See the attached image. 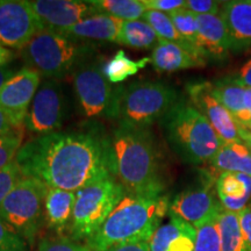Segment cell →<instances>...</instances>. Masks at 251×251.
Masks as SVG:
<instances>
[{"instance_id": "6da1fadb", "label": "cell", "mask_w": 251, "mask_h": 251, "mask_svg": "<svg viewBox=\"0 0 251 251\" xmlns=\"http://www.w3.org/2000/svg\"><path fill=\"white\" fill-rule=\"evenodd\" d=\"M14 161L24 177L70 192L112 174L108 139L96 131L37 135L23 144Z\"/></svg>"}, {"instance_id": "7a4b0ae2", "label": "cell", "mask_w": 251, "mask_h": 251, "mask_svg": "<svg viewBox=\"0 0 251 251\" xmlns=\"http://www.w3.org/2000/svg\"><path fill=\"white\" fill-rule=\"evenodd\" d=\"M111 172L135 196L157 197L166 187L164 162L150 128L118 125L108 137Z\"/></svg>"}, {"instance_id": "3957f363", "label": "cell", "mask_w": 251, "mask_h": 251, "mask_svg": "<svg viewBox=\"0 0 251 251\" xmlns=\"http://www.w3.org/2000/svg\"><path fill=\"white\" fill-rule=\"evenodd\" d=\"M170 199L126 193L114 211L85 244L91 251H106L115 246L148 242L169 214Z\"/></svg>"}, {"instance_id": "277c9868", "label": "cell", "mask_w": 251, "mask_h": 251, "mask_svg": "<svg viewBox=\"0 0 251 251\" xmlns=\"http://www.w3.org/2000/svg\"><path fill=\"white\" fill-rule=\"evenodd\" d=\"M159 125L170 148L188 164H207L224 144L207 119L184 98L179 99Z\"/></svg>"}, {"instance_id": "5b68a950", "label": "cell", "mask_w": 251, "mask_h": 251, "mask_svg": "<svg viewBox=\"0 0 251 251\" xmlns=\"http://www.w3.org/2000/svg\"><path fill=\"white\" fill-rule=\"evenodd\" d=\"M181 97L178 91L161 81H134L118 86L112 120L129 127L150 128L161 122Z\"/></svg>"}, {"instance_id": "8992f818", "label": "cell", "mask_w": 251, "mask_h": 251, "mask_svg": "<svg viewBox=\"0 0 251 251\" xmlns=\"http://www.w3.org/2000/svg\"><path fill=\"white\" fill-rule=\"evenodd\" d=\"M93 49L89 43L78 42L52 30L43 29L20 50L26 67L47 79L63 78L86 62Z\"/></svg>"}, {"instance_id": "52a82bcc", "label": "cell", "mask_w": 251, "mask_h": 251, "mask_svg": "<svg viewBox=\"0 0 251 251\" xmlns=\"http://www.w3.org/2000/svg\"><path fill=\"white\" fill-rule=\"evenodd\" d=\"M126 191L112 174L100 177L77 192L70 238L86 241L98 231L125 197Z\"/></svg>"}, {"instance_id": "ba28073f", "label": "cell", "mask_w": 251, "mask_h": 251, "mask_svg": "<svg viewBox=\"0 0 251 251\" xmlns=\"http://www.w3.org/2000/svg\"><path fill=\"white\" fill-rule=\"evenodd\" d=\"M49 186L25 177L0 205V219L33 246L46 224V197Z\"/></svg>"}, {"instance_id": "9c48e42d", "label": "cell", "mask_w": 251, "mask_h": 251, "mask_svg": "<svg viewBox=\"0 0 251 251\" xmlns=\"http://www.w3.org/2000/svg\"><path fill=\"white\" fill-rule=\"evenodd\" d=\"M100 59H87L76 69L72 76L74 91L80 112L87 119H112L117 87L113 86L103 74Z\"/></svg>"}, {"instance_id": "30bf717a", "label": "cell", "mask_w": 251, "mask_h": 251, "mask_svg": "<svg viewBox=\"0 0 251 251\" xmlns=\"http://www.w3.org/2000/svg\"><path fill=\"white\" fill-rule=\"evenodd\" d=\"M67 112L63 87L57 80L45 79L31 101L24 126L39 135L58 131Z\"/></svg>"}, {"instance_id": "8fae6325", "label": "cell", "mask_w": 251, "mask_h": 251, "mask_svg": "<svg viewBox=\"0 0 251 251\" xmlns=\"http://www.w3.org/2000/svg\"><path fill=\"white\" fill-rule=\"evenodd\" d=\"M43 30L27 0H0V45L21 50Z\"/></svg>"}, {"instance_id": "7c38bea8", "label": "cell", "mask_w": 251, "mask_h": 251, "mask_svg": "<svg viewBox=\"0 0 251 251\" xmlns=\"http://www.w3.org/2000/svg\"><path fill=\"white\" fill-rule=\"evenodd\" d=\"M186 92L190 102L207 119L222 142H242L238 135L236 122L216 98L212 81H190L186 85Z\"/></svg>"}, {"instance_id": "4fadbf2b", "label": "cell", "mask_w": 251, "mask_h": 251, "mask_svg": "<svg viewBox=\"0 0 251 251\" xmlns=\"http://www.w3.org/2000/svg\"><path fill=\"white\" fill-rule=\"evenodd\" d=\"M201 186L191 188L177 194L170 201L169 216H175L198 226L222 209L214 193L215 181L203 177Z\"/></svg>"}, {"instance_id": "5bb4252c", "label": "cell", "mask_w": 251, "mask_h": 251, "mask_svg": "<svg viewBox=\"0 0 251 251\" xmlns=\"http://www.w3.org/2000/svg\"><path fill=\"white\" fill-rule=\"evenodd\" d=\"M41 78L39 72L25 67L0 89V109L7 112L19 126L25 127L28 109L42 83Z\"/></svg>"}, {"instance_id": "9a60e30c", "label": "cell", "mask_w": 251, "mask_h": 251, "mask_svg": "<svg viewBox=\"0 0 251 251\" xmlns=\"http://www.w3.org/2000/svg\"><path fill=\"white\" fill-rule=\"evenodd\" d=\"M30 5L41 26L48 30L71 27L84 19L101 14L90 1L80 0H35Z\"/></svg>"}, {"instance_id": "2e32d148", "label": "cell", "mask_w": 251, "mask_h": 251, "mask_svg": "<svg viewBox=\"0 0 251 251\" xmlns=\"http://www.w3.org/2000/svg\"><path fill=\"white\" fill-rule=\"evenodd\" d=\"M122 23L107 14H97L86 18L74 26L52 30L59 35L78 42H113L117 43L120 35Z\"/></svg>"}, {"instance_id": "e0dca14e", "label": "cell", "mask_w": 251, "mask_h": 251, "mask_svg": "<svg viewBox=\"0 0 251 251\" xmlns=\"http://www.w3.org/2000/svg\"><path fill=\"white\" fill-rule=\"evenodd\" d=\"M220 17L225 21L230 39L231 51H246L251 47V0L222 2Z\"/></svg>"}, {"instance_id": "ac0fdd59", "label": "cell", "mask_w": 251, "mask_h": 251, "mask_svg": "<svg viewBox=\"0 0 251 251\" xmlns=\"http://www.w3.org/2000/svg\"><path fill=\"white\" fill-rule=\"evenodd\" d=\"M203 177L215 181L227 172L251 176V150L246 143H224L215 156L207 163Z\"/></svg>"}, {"instance_id": "d6986e66", "label": "cell", "mask_w": 251, "mask_h": 251, "mask_svg": "<svg viewBox=\"0 0 251 251\" xmlns=\"http://www.w3.org/2000/svg\"><path fill=\"white\" fill-rule=\"evenodd\" d=\"M149 240L150 251H194L197 230L188 222L169 216Z\"/></svg>"}, {"instance_id": "ffe728a7", "label": "cell", "mask_w": 251, "mask_h": 251, "mask_svg": "<svg viewBox=\"0 0 251 251\" xmlns=\"http://www.w3.org/2000/svg\"><path fill=\"white\" fill-rule=\"evenodd\" d=\"M150 63L157 72L168 74L205 67L207 59L179 45L159 40L158 45L152 49Z\"/></svg>"}, {"instance_id": "44dd1931", "label": "cell", "mask_w": 251, "mask_h": 251, "mask_svg": "<svg viewBox=\"0 0 251 251\" xmlns=\"http://www.w3.org/2000/svg\"><path fill=\"white\" fill-rule=\"evenodd\" d=\"M199 46L207 58L224 61L231 51L230 39L225 21L220 14L197 15Z\"/></svg>"}, {"instance_id": "7402d4cb", "label": "cell", "mask_w": 251, "mask_h": 251, "mask_svg": "<svg viewBox=\"0 0 251 251\" xmlns=\"http://www.w3.org/2000/svg\"><path fill=\"white\" fill-rule=\"evenodd\" d=\"M215 191L222 208L238 214L251 201V176L222 174L216 179Z\"/></svg>"}, {"instance_id": "603a6c76", "label": "cell", "mask_w": 251, "mask_h": 251, "mask_svg": "<svg viewBox=\"0 0 251 251\" xmlns=\"http://www.w3.org/2000/svg\"><path fill=\"white\" fill-rule=\"evenodd\" d=\"M77 192L49 187L46 197V224L59 236L70 229Z\"/></svg>"}, {"instance_id": "cb8c5ba5", "label": "cell", "mask_w": 251, "mask_h": 251, "mask_svg": "<svg viewBox=\"0 0 251 251\" xmlns=\"http://www.w3.org/2000/svg\"><path fill=\"white\" fill-rule=\"evenodd\" d=\"M214 93L219 101L230 113L234 120L238 122L242 120L244 112V99L247 89L238 84L235 78H221L213 83Z\"/></svg>"}, {"instance_id": "d4e9b609", "label": "cell", "mask_w": 251, "mask_h": 251, "mask_svg": "<svg viewBox=\"0 0 251 251\" xmlns=\"http://www.w3.org/2000/svg\"><path fill=\"white\" fill-rule=\"evenodd\" d=\"M159 39L155 30L143 20L124 21L117 43L131 49H153L158 45Z\"/></svg>"}, {"instance_id": "484cf974", "label": "cell", "mask_w": 251, "mask_h": 251, "mask_svg": "<svg viewBox=\"0 0 251 251\" xmlns=\"http://www.w3.org/2000/svg\"><path fill=\"white\" fill-rule=\"evenodd\" d=\"M150 63V57L131 59L124 50H118L112 58L103 64V74L111 84H119L136 75Z\"/></svg>"}, {"instance_id": "4316f807", "label": "cell", "mask_w": 251, "mask_h": 251, "mask_svg": "<svg viewBox=\"0 0 251 251\" xmlns=\"http://www.w3.org/2000/svg\"><path fill=\"white\" fill-rule=\"evenodd\" d=\"M221 251H250L241 230L237 213L222 211L218 215Z\"/></svg>"}, {"instance_id": "83f0119b", "label": "cell", "mask_w": 251, "mask_h": 251, "mask_svg": "<svg viewBox=\"0 0 251 251\" xmlns=\"http://www.w3.org/2000/svg\"><path fill=\"white\" fill-rule=\"evenodd\" d=\"M142 20L150 25V27L155 30L156 35L158 36L159 40L169 41V42L179 45L181 47H184V48L191 50V51L196 52L198 55L202 56V57H205L206 59H208L203 52L200 51L199 49H197L196 47L191 45V43H188L186 40H184L183 37L180 36V34L178 33L177 29H176L175 25L172 23L170 17H169V14L147 9Z\"/></svg>"}, {"instance_id": "f1b7e54d", "label": "cell", "mask_w": 251, "mask_h": 251, "mask_svg": "<svg viewBox=\"0 0 251 251\" xmlns=\"http://www.w3.org/2000/svg\"><path fill=\"white\" fill-rule=\"evenodd\" d=\"M101 14L122 21L142 20L147 8L141 0H90Z\"/></svg>"}, {"instance_id": "f546056e", "label": "cell", "mask_w": 251, "mask_h": 251, "mask_svg": "<svg viewBox=\"0 0 251 251\" xmlns=\"http://www.w3.org/2000/svg\"><path fill=\"white\" fill-rule=\"evenodd\" d=\"M219 213L194 227L197 230L194 251H221V240H220L218 225Z\"/></svg>"}, {"instance_id": "4dcf8cb0", "label": "cell", "mask_w": 251, "mask_h": 251, "mask_svg": "<svg viewBox=\"0 0 251 251\" xmlns=\"http://www.w3.org/2000/svg\"><path fill=\"white\" fill-rule=\"evenodd\" d=\"M169 17H170L180 36L184 40H186L188 43L196 47L197 49H199L200 51L203 52L199 46V27H198L197 14L184 7L172 12V13L169 14Z\"/></svg>"}, {"instance_id": "1f68e13d", "label": "cell", "mask_w": 251, "mask_h": 251, "mask_svg": "<svg viewBox=\"0 0 251 251\" xmlns=\"http://www.w3.org/2000/svg\"><path fill=\"white\" fill-rule=\"evenodd\" d=\"M23 144L24 128L0 136V170L14 161Z\"/></svg>"}, {"instance_id": "d6a6232c", "label": "cell", "mask_w": 251, "mask_h": 251, "mask_svg": "<svg viewBox=\"0 0 251 251\" xmlns=\"http://www.w3.org/2000/svg\"><path fill=\"white\" fill-rule=\"evenodd\" d=\"M36 251H91L85 243L65 236L46 237L37 244Z\"/></svg>"}, {"instance_id": "836d02e7", "label": "cell", "mask_w": 251, "mask_h": 251, "mask_svg": "<svg viewBox=\"0 0 251 251\" xmlns=\"http://www.w3.org/2000/svg\"><path fill=\"white\" fill-rule=\"evenodd\" d=\"M0 251H29V244L0 219Z\"/></svg>"}, {"instance_id": "e575fe53", "label": "cell", "mask_w": 251, "mask_h": 251, "mask_svg": "<svg viewBox=\"0 0 251 251\" xmlns=\"http://www.w3.org/2000/svg\"><path fill=\"white\" fill-rule=\"evenodd\" d=\"M23 178V172L15 161L0 170V205Z\"/></svg>"}, {"instance_id": "d590c367", "label": "cell", "mask_w": 251, "mask_h": 251, "mask_svg": "<svg viewBox=\"0 0 251 251\" xmlns=\"http://www.w3.org/2000/svg\"><path fill=\"white\" fill-rule=\"evenodd\" d=\"M185 8L197 15L220 14L221 2L214 0H186Z\"/></svg>"}, {"instance_id": "8d00e7d4", "label": "cell", "mask_w": 251, "mask_h": 251, "mask_svg": "<svg viewBox=\"0 0 251 251\" xmlns=\"http://www.w3.org/2000/svg\"><path fill=\"white\" fill-rule=\"evenodd\" d=\"M141 1L147 9L170 14L172 12L184 8L186 0H141Z\"/></svg>"}, {"instance_id": "74e56055", "label": "cell", "mask_w": 251, "mask_h": 251, "mask_svg": "<svg viewBox=\"0 0 251 251\" xmlns=\"http://www.w3.org/2000/svg\"><path fill=\"white\" fill-rule=\"evenodd\" d=\"M238 221L247 246L251 251V201L242 212L238 213Z\"/></svg>"}, {"instance_id": "f35d334b", "label": "cell", "mask_w": 251, "mask_h": 251, "mask_svg": "<svg viewBox=\"0 0 251 251\" xmlns=\"http://www.w3.org/2000/svg\"><path fill=\"white\" fill-rule=\"evenodd\" d=\"M19 128H25V127H23V126H19L17 124V121H15L7 112L0 109V136L11 133V131H13L15 129H19Z\"/></svg>"}, {"instance_id": "ab89813d", "label": "cell", "mask_w": 251, "mask_h": 251, "mask_svg": "<svg viewBox=\"0 0 251 251\" xmlns=\"http://www.w3.org/2000/svg\"><path fill=\"white\" fill-rule=\"evenodd\" d=\"M235 80L246 89H251V58L242 65Z\"/></svg>"}, {"instance_id": "60d3db41", "label": "cell", "mask_w": 251, "mask_h": 251, "mask_svg": "<svg viewBox=\"0 0 251 251\" xmlns=\"http://www.w3.org/2000/svg\"><path fill=\"white\" fill-rule=\"evenodd\" d=\"M106 251H150L149 241L148 242H135L115 246Z\"/></svg>"}, {"instance_id": "b9f144b4", "label": "cell", "mask_w": 251, "mask_h": 251, "mask_svg": "<svg viewBox=\"0 0 251 251\" xmlns=\"http://www.w3.org/2000/svg\"><path fill=\"white\" fill-rule=\"evenodd\" d=\"M244 108H246V112H244L242 120L238 121V124L251 125V89H247L246 99H244Z\"/></svg>"}, {"instance_id": "7bdbcfd3", "label": "cell", "mask_w": 251, "mask_h": 251, "mask_svg": "<svg viewBox=\"0 0 251 251\" xmlns=\"http://www.w3.org/2000/svg\"><path fill=\"white\" fill-rule=\"evenodd\" d=\"M236 127L241 140H242L247 146H251V125H243L236 122Z\"/></svg>"}, {"instance_id": "ee69618b", "label": "cell", "mask_w": 251, "mask_h": 251, "mask_svg": "<svg viewBox=\"0 0 251 251\" xmlns=\"http://www.w3.org/2000/svg\"><path fill=\"white\" fill-rule=\"evenodd\" d=\"M14 57L15 54L13 52V50L0 45V68L6 67L9 62L13 61Z\"/></svg>"}, {"instance_id": "f6af8a7d", "label": "cell", "mask_w": 251, "mask_h": 251, "mask_svg": "<svg viewBox=\"0 0 251 251\" xmlns=\"http://www.w3.org/2000/svg\"><path fill=\"white\" fill-rule=\"evenodd\" d=\"M15 74H17V71H15L14 69L7 67V65L0 68V89H1L9 79H12Z\"/></svg>"}, {"instance_id": "bcb514c9", "label": "cell", "mask_w": 251, "mask_h": 251, "mask_svg": "<svg viewBox=\"0 0 251 251\" xmlns=\"http://www.w3.org/2000/svg\"><path fill=\"white\" fill-rule=\"evenodd\" d=\"M248 147H249V149H250V150H251V146H248Z\"/></svg>"}]
</instances>
